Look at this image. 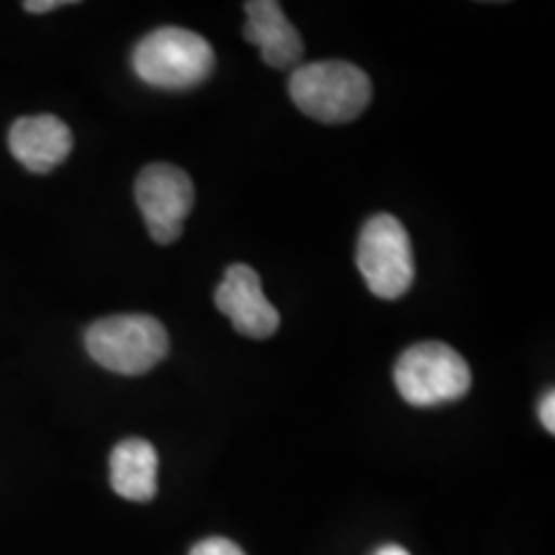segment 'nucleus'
I'll use <instances>...</instances> for the list:
<instances>
[{"mask_svg": "<svg viewBox=\"0 0 555 555\" xmlns=\"http://www.w3.org/2000/svg\"><path fill=\"white\" fill-rule=\"evenodd\" d=\"M288 90L298 111L322 124L358 119L373 95L371 78L360 67L343 60L311 62V65L296 67Z\"/></svg>", "mask_w": 555, "mask_h": 555, "instance_id": "f257e3e1", "label": "nucleus"}, {"mask_svg": "<svg viewBox=\"0 0 555 555\" xmlns=\"http://www.w3.org/2000/svg\"><path fill=\"white\" fill-rule=\"evenodd\" d=\"M90 358L119 376H142L165 360L170 350L168 330L147 314H119L93 322L86 332Z\"/></svg>", "mask_w": 555, "mask_h": 555, "instance_id": "f03ea898", "label": "nucleus"}, {"mask_svg": "<svg viewBox=\"0 0 555 555\" xmlns=\"http://www.w3.org/2000/svg\"><path fill=\"white\" fill-rule=\"evenodd\" d=\"M131 65L139 80L163 90L196 88L214 73L217 57L211 44L196 31L163 26L137 44Z\"/></svg>", "mask_w": 555, "mask_h": 555, "instance_id": "7ed1b4c3", "label": "nucleus"}, {"mask_svg": "<svg viewBox=\"0 0 555 555\" xmlns=\"http://www.w3.org/2000/svg\"><path fill=\"white\" fill-rule=\"evenodd\" d=\"M393 384L412 406H440L463 399L470 388V367L446 343H420L401 352Z\"/></svg>", "mask_w": 555, "mask_h": 555, "instance_id": "20e7f679", "label": "nucleus"}, {"mask_svg": "<svg viewBox=\"0 0 555 555\" xmlns=\"http://www.w3.org/2000/svg\"><path fill=\"white\" fill-rule=\"evenodd\" d=\"M358 270L373 296L401 298L414 283V249L406 227L391 214L365 221L358 237Z\"/></svg>", "mask_w": 555, "mask_h": 555, "instance_id": "39448f33", "label": "nucleus"}, {"mask_svg": "<svg viewBox=\"0 0 555 555\" xmlns=\"http://www.w3.org/2000/svg\"><path fill=\"white\" fill-rule=\"evenodd\" d=\"M134 196L144 224L150 229V237L157 245L178 242L193 208V201H196L189 172L168 163L147 165L139 172Z\"/></svg>", "mask_w": 555, "mask_h": 555, "instance_id": "423d86ee", "label": "nucleus"}, {"mask_svg": "<svg viewBox=\"0 0 555 555\" xmlns=\"http://www.w3.org/2000/svg\"><path fill=\"white\" fill-rule=\"evenodd\" d=\"M214 301L232 327L249 339H268L281 327V314L262 294L260 275L242 262L227 268Z\"/></svg>", "mask_w": 555, "mask_h": 555, "instance_id": "0eeeda50", "label": "nucleus"}, {"mask_svg": "<svg viewBox=\"0 0 555 555\" xmlns=\"http://www.w3.org/2000/svg\"><path fill=\"white\" fill-rule=\"evenodd\" d=\"M9 147L26 170L44 176L73 152V131L52 114L24 116L9 131Z\"/></svg>", "mask_w": 555, "mask_h": 555, "instance_id": "6e6552de", "label": "nucleus"}, {"mask_svg": "<svg viewBox=\"0 0 555 555\" xmlns=\"http://www.w3.org/2000/svg\"><path fill=\"white\" fill-rule=\"evenodd\" d=\"M245 39L262 54V62L275 69L296 67L304 57V41L296 26L275 0H249L245 3Z\"/></svg>", "mask_w": 555, "mask_h": 555, "instance_id": "1a4fd4ad", "label": "nucleus"}, {"mask_svg": "<svg viewBox=\"0 0 555 555\" xmlns=\"http://www.w3.org/2000/svg\"><path fill=\"white\" fill-rule=\"evenodd\" d=\"M157 450L147 440L129 437L111 453V486L129 502H150L157 494Z\"/></svg>", "mask_w": 555, "mask_h": 555, "instance_id": "9d476101", "label": "nucleus"}, {"mask_svg": "<svg viewBox=\"0 0 555 555\" xmlns=\"http://www.w3.org/2000/svg\"><path fill=\"white\" fill-rule=\"evenodd\" d=\"M189 555H245V551L227 538H208L193 545Z\"/></svg>", "mask_w": 555, "mask_h": 555, "instance_id": "9b49d317", "label": "nucleus"}, {"mask_svg": "<svg viewBox=\"0 0 555 555\" xmlns=\"http://www.w3.org/2000/svg\"><path fill=\"white\" fill-rule=\"evenodd\" d=\"M540 422H543V427L547 433H555V393L547 391L543 401H540Z\"/></svg>", "mask_w": 555, "mask_h": 555, "instance_id": "f8f14e48", "label": "nucleus"}, {"mask_svg": "<svg viewBox=\"0 0 555 555\" xmlns=\"http://www.w3.org/2000/svg\"><path fill=\"white\" fill-rule=\"evenodd\" d=\"M62 5H69V0H29V3H24V9L29 13H50L62 9Z\"/></svg>", "mask_w": 555, "mask_h": 555, "instance_id": "ddd939ff", "label": "nucleus"}, {"mask_svg": "<svg viewBox=\"0 0 555 555\" xmlns=\"http://www.w3.org/2000/svg\"><path fill=\"white\" fill-rule=\"evenodd\" d=\"M376 555H409V551H404L401 545H384L380 551H376Z\"/></svg>", "mask_w": 555, "mask_h": 555, "instance_id": "4468645a", "label": "nucleus"}]
</instances>
